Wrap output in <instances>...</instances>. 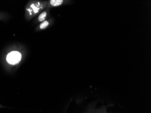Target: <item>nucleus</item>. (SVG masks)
I'll use <instances>...</instances> for the list:
<instances>
[{"label":"nucleus","mask_w":151,"mask_h":113,"mask_svg":"<svg viewBox=\"0 0 151 113\" xmlns=\"http://www.w3.org/2000/svg\"><path fill=\"white\" fill-rule=\"evenodd\" d=\"M63 0H51L50 1V4L53 6H58L63 3Z\"/></svg>","instance_id":"nucleus-2"},{"label":"nucleus","mask_w":151,"mask_h":113,"mask_svg":"<svg viewBox=\"0 0 151 113\" xmlns=\"http://www.w3.org/2000/svg\"><path fill=\"white\" fill-rule=\"evenodd\" d=\"M49 25V22L47 21H44L40 24V28L41 29H44L47 28Z\"/></svg>","instance_id":"nucleus-4"},{"label":"nucleus","mask_w":151,"mask_h":113,"mask_svg":"<svg viewBox=\"0 0 151 113\" xmlns=\"http://www.w3.org/2000/svg\"><path fill=\"white\" fill-rule=\"evenodd\" d=\"M21 54L17 51H12L7 55L6 60L7 62L12 65L16 64L21 60Z\"/></svg>","instance_id":"nucleus-1"},{"label":"nucleus","mask_w":151,"mask_h":113,"mask_svg":"<svg viewBox=\"0 0 151 113\" xmlns=\"http://www.w3.org/2000/svg\"><path fill=\"white\" fill-rule=\"evenodd\" d=\"M47 16V13L46 12H43L42 13L40 16H39L38 17V20L39 21H43Z\"/></svg>","instance_id":"nucleus-3"}]
</instances>
